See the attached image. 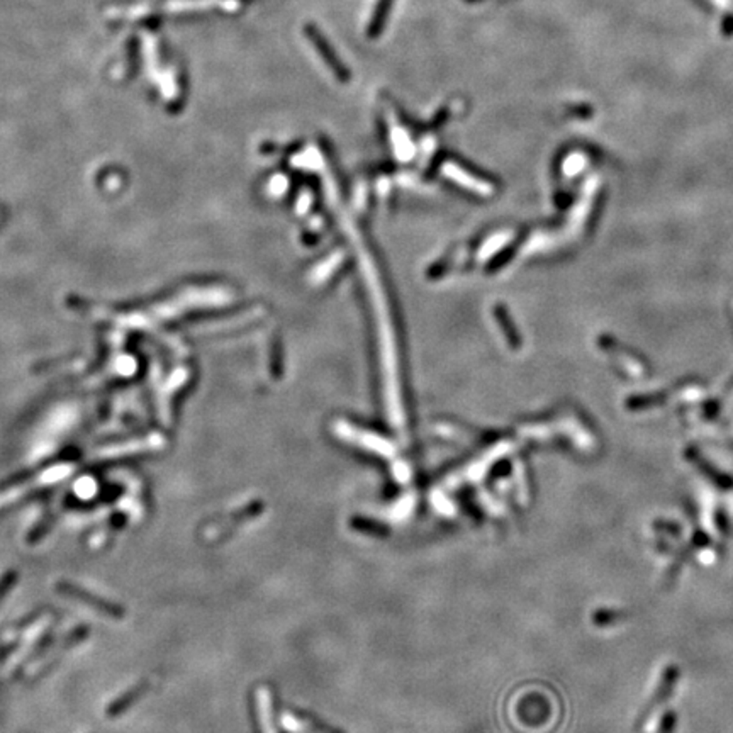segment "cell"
I'll use <instances>...</instances> for the list:
<instances>
[{
  "label": "cell",
  "instance_id": "obj_1",
  "mask_svg": "<svg viewBox=\"0 0 733 733\" xmlns=\"http://www.w3.org/2000/svg\"><path fill=\"white\" fill-rule=\"evenodd\" d=\"M256 711L263 733H275V727L272 722V698L267 688L256 689Z\"/></svg>",
  "mask_w": 733,
  "mask_h": 733
}]
</instances>
